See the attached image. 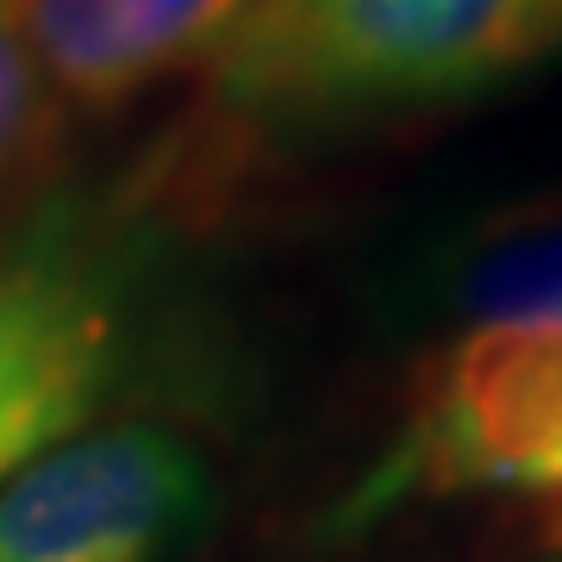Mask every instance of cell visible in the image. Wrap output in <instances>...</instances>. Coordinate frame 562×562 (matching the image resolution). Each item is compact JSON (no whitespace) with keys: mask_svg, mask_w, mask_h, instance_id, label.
Here are the masks:
<instances>
[{"mask_svg":"<svg viewBox=\"0 0 562 562\" xmlns=\"http://www.w3.org/2000/svg\"><path fill=\"white\" fill-rule=\"evenodd\" d=\"M550 50L557 0H250L213 50V113L250 138L344 132L501 88Z\"/></svg>","mask_w":562,"mask_h":562,"instance_id":"1","label":"cell"},{"mask_svg":"<svg viewBox=\"0 0 562 562\" xmlns=\"http://www.w3.org/2000/svg\"><path fill=\"white\" fill-rule=\"evenodd\" d=\"M144 244L69 201L0 225V482L76 438L138 369Z\"/></svg>","mask_w":562,"mask_h":562,"instance_id":"2","label":"cell"},{"mask_svg":"<svg viewBox=\"0 0 562 562\" xmlns=\"http://www.w3.org/2000/svg\"><path fill=\"white\" fill-rule=\"evenodd\" d=\"M401 494L562 501V325H469L425 362L406 431L362 506Z\"/></svg>","mask_w":562,"mask_h":562,"instance_id":"3","label":"cell"},{"mask_svg":"<svg viewBox=\"0 0 562 562\" xmlns=\"http://www.w3.org/2000/svg\"><path fill=\"white\" fill-rule=\"evenodd\" d=\"M213 513V462L181 425L113 419L0 482V562H188Z\"/></svg>","mask_w":562,"mask_h":562,"instance_id":"4","label":"cell"},{"mask_svg":"<svg viewBox=\"0 0 562 562\" xmlns=\"http://www.w3.org/2000/svg\"><path fill=\"white\" fill-rule=\"evenodd\" d=\"M250 0H13L25 50L76 113H120L157 81L213 63Z\"/></svg>","mask_w":562,"mask_h":562,"instance_id":"5","label":"cell"},{"mask_svg":"<svg viewBox=\"0 0 562 562\" xmlns=\"http://www.w3.org/2000/svg\"><path fill=\"white\" fill-rule=\"evenodd\" d=\"M457 313L469 325H562V206L513 213L462 250Z\"/></svg>","mask_w":562,"mask_h":562,"instance_id":"6","label":"cell"},{"mask_svg":"<svg viewBox=\"0 0 562 562\" xmlns=\"http://www.w3.org/2000/svg\"><path fill=\"white\" fill-rule=\"evenodd\" d=\"M63 150V101L13 25V0H0V225L25 220L50 201V169Z\"/></svg>","mask_w":562,"mask_h":562,"instance_id":"7","label":"cell"},{"mask_svg":"<svg viewBox=\"0 0 562 562\" xmlns=\"http://www.w3.org/2000/svg\"><path fill=\"white\" fill-rule=\"evenodd\" d=\"M543 538H550V543L562 550V501H550V506H543Z\"/></svg>","mask_w":562,"mask_h":562,"instance_id":"8","label":"cell"},{"mask_svg":"<svg viewBox=\"0 0 562 562\" xmlns=\"http://www.w3.org/2000/svg\"><path fill=\"white\" fill-rule=\"evenodd\" d=\"M557 7H562V0H557Z\"/></svg>","mask_w":562,"mask_h":562,"instance_id":"9","label":"cell"}]
</instances>
